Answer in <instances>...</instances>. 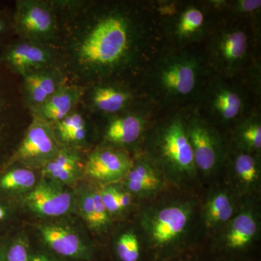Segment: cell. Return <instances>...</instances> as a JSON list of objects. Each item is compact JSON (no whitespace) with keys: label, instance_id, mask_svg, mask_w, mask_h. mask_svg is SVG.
I'll list each match as a JSON object with an SVG mask.
<instances>
[{"label":"cell","instance_id":"cell-23","mask_svg":"<svg viewBox=\"0 0 261 261\" xmlns=\"http://www.w3.org/2000/svg\"><path fill=\"white\" fill-rule=\"evenodd\" d=\"M257 231L256 220L250 212L239 214L232 220L225 236L229 248L242 249L251 243Z\"/></svg>","mask_w":261,"mask_h":261},{"label":"cell","instance_id":"cell-1","mask_svg":"<svg viewBox=\"0 0 261 261\" xmlns=\"http://www.w3.org/2000/svg\"><path fill=\"white\" fill-rule=\"evenodd\" d=\"M162 48L152 3H106L95 8L70 44L77 70L98 82L142 73Z\"/></svg>","mask_w":261,"mask_h":261},{"label":"cell","instance_id":"cell-21","mask_svg":"<svg viewBox=\"0 0 261 261\" xmlns=\"http://www.w3.org/2000/svg\"><path fill=\"white\" fill-rule=\"evenodd\" d=\"M79 208L89 227L102 231L111 221L109 213L105 207L100 193L97 190H82L79 196Z\"/></svg>","mask_w":261,"mask_h":261},{"label":"cell","instance_id":"cell-37","mask_svg":"<svg viewBox=\"0 0 261 261\" xmlns=\"http://www.w3.org/2000/svg\"><path fill=\"white\" fill-rule=\"evenodd\" d=\"M5 25L3 20H0V34L5 30Z\"/></svg>","mask_w":261,"mask_h":261},{"label":"cell","instance_id":"cell-16","mask_svg":"<svg viewBox=\"0 0 261 261\" xmlns=\"http://www.w3.org/2000/svg\"><path fill=\"white\" fill-rule=\"evenodd\" d=\"M25 102L32 111L44 104L63 85V76L56 67L43 68L24 75Z\"/></svg>","mask_w":261,"mask_h":261},{"label":"cell","instance_id":"cell-25","mask_svg":"<svg viewBox=\"0 0 261 261\" xmlns=\"http://www.w3.org/2000/svg\"><path fill=\"white\" fill-rule=\"evenodd\" d=\"M233 213L232 202L227 194L224 192H217L206 204V224L211 227L224 224L231 219Z\"/></svg>","mask_w":261,"mask_h":261},{"label":"cell","instance_id":"cell-24","mask_svg":"<svg viewBox=\"0 0 261 261\" xmlns=\"http://www.w3.org/2000/svg\"><path fill=\"white\" fill-rule=\"evenodd\" d=\"M258 154L238 151L233 159V168L236 177L246 187H253L260 178Z\"/></svg>","mask_w":261,"mask_h":261},{"label":"cell","instance_id":"cell-22","mask_svg":"<svg viewBox=\"0 0 261 261\" xmlns=\"http://www.w3.org/2000/svg\"><path fill=\"white\" fill-rule=\"evenodd\" d=\"M78 154L73 151L61 149L58 153L43 167L44 177L58 183L70 184L79 173Z\"/></svg>","mask_w":261,"mask_h":261},{"label":"cell","instance_id":"cell-10","mask_svg":"<svg viewBox=\"0 0 261 261\" xmlns=\"http://www.w3.org/2000/svg\"><path fill=\"white\" fill-rule=\"evenodd\" d=\"M61 150L50 123L34 117L13 160L32 166L44 167Z\"/></svg>","mask_w":261,"mask_h":261},{"label":"cell","instance_id":"cell-4","mask_svg":"<svg viewBox=\"0 0 261 261\" xmlns=\"http://www.w3.org/2000/svg\"><path fill=\"white\" fill-rule=\"evenodd\" d=\"M205 40L204 58L211 74L235 80L252 63L251 32L244 24L217 23Z\"/></svg>","mask_w":261,"mask_h":261},{"label":"cell","instance_id":"cell-30","mask_svg":"<svg viewBox=\"0 0 261 261\" xmlns=\"http://www.w3.org/2000/svg\"><path fill=\"white\" fill-rule=\"evenodd\" d=\"M84 125H86V123L83 116L80 113H70L61 121L57 123L56 128L59 137H61L70 132V130L84 126Z\"/></svg>","mask_w":261,"mask_h":261},{"label":"cell","instance_id":"cell-20","mask_svg":"<svg viewBox=\"0 0 261 261\" xmlns=\"http://www.w3.org/2000/svg\"><path fill=\"white\" fill-rule=\"evenodd\" d=\"M233 139L239 151L258 154L261 149L260 111L250 110L234 124Z\"/></svg>","mask_w":261,"mask_h":261},{"label":"cell","instance_id":"cell-9","mask_svg":"<svg viewBox=\"0 0 261 261\" xmlns=\"http://www.w3.org/2000/svg\"><path fill=\"white\" fill-rule=\"evenodd\" d=\"M157 108L147 99L128 111L111 116L105 130V140L121 147L137 143L149 130Z\"/></svg>","mask_w":261,"mask_h":261},{"label":"cell","instance_id":"cell-11","mask_svg":"<svg viewBox=\"0 0 261 261\" xmlns=\"http://www.w3.org/2000/svg\"><path fill=\"white\" fill-rule=\"evenodd\" d=\"M192 211L188 205H172L145 216L143 226L154 245L165 247L177 241L186 231Z\"/></svg>","mask_w":261,"mask_h":261},{"label":"cell","instance_id":"cell-2","mask_svg":"<svg viewBox=\"0 0 261 261\" xmlns=\"http://www.w3.org/2000/svg\"><path fill=\"white\" fill-rule=\"evenodd\" d=\"M142 74L147 100L158 108L183 109L197 102L211 73L204 56L190 48H161Z\"/></svg>","mask_w":261,"mask_h":261},{"label":"cell","instance_id":"cell-8","mask_svg":"<svg viewBox=\"0 0 261 261\" xmlns=\"http://www.w3.org/2000/svg\"><path fill=\"white\" fill-rule=\"evenodd\" d=\"M15 27L24 41L44 44L54 40L58 24L54 10L48 3L23 0L17 3Z\"/></svg>","mask_w":261,"mask_h":261},{"label":"cell","instance_id":"cell-35","mask_svg":"<svg viewBox=\"0 0 261 261\" xmlns=\"http://www.w3.org/2000/svg\"><path fill=\"white\" fill-rule=\"evenodd\" d=\"M7 211L4 206L0 205V222L4 221L7 217Z\"/></svg>","mask_w":261,"mask_h":261},{"label":"cell","instance_id":"cell-7","mask_svg":"<svg viewBox=\"0 0 261 261\" xmlns=\"http://www.w3.org/2000/svg\"><path fill=\"white\" fill-rule=\"evenodd\" d=\"M197 169L208 174L214 172L225 154L224 144L216 126L201 116L195 108L181 110Z\"/></svg>","mask_w":261,"mask_h":261},{"label":"cell","instance_id":"cell-19","mask_svg":"<svg viewBox=\"0 0 261 261\" xmlns=\"http://www.w3.org/2000/svg\"><path fill=\"white\" fill-rule=\"evenodd\" d=\"M125 185L130 193L149 195L157 191L161 185L159 168L147 157L139 158L126 173Z\"/></svg>","mask_w":261,"mask_h":261},{"label":"cell","instance_id":"cell-32","mask_svg":"<svg viewBox=\"0 0 261 261\" xmlns=\"http://www.w3.org/2000/svg\"><path fill=\"white\" fill-rule=\"evenodd\" d=\"M86 137H87V128H86V125H84L70 130L60 138L65 142H81L85 140Z\"/></svg>","mask_w":261,"mask_h":261},{"label":"cell","instance_id":"cell-17","mask_svg":"<svg viewBox=\"0 0 261 261\" xmlns=\"http://www.w3.org/2000/svg\"><path fill=\"white\" fill-rule=\"evenodd\" d=\"M44 243L58 255L70 258H85L88 249L80 237L68 228L58 225H43L39 228Z\"/></svg>","mask_w":261,"mask_h":261},{"label":"cell","instance_id":"cell-26","mask_svg":"<svg viewBox=\"0 0 261 261\" xmlns=\"http://www.w3.org/2000/svg\"><path fill=\"white\" fill-rule=\"evenodd\" d=\"M35 185V174L28 168H13L0 177V190L5 192H23Z\"/></svg>","mask_w":261,"mask_h":261},{"label":"cell","instance_id":"cell-13","mask_svg":"<svg viewBox=\"0 0 261 261\" xmlns=\"http://www.w3.org/2000/svg\"><path fill=\"white\" fill-rule=\"evenodd\" d=\"M3 61L15 73L24 76L35 70L54 67L56 56L44 44L23 41L5 51Z\"/></svg>","mask_w":261,"mask_h":261},{"label":"cell","instance_id":"cell-5","mask_svg":"<svg viewBox=\"0 0 261 261\" xmlns=\"http://www.w3.org/2000/svg\"><path fill=\"white\" fill-rule=\"evenodd\" d=\"M219 15L208 1L178 2L176 11L159 19L162 48L188 49L205 40L216 27Z\"/></svg>","mask_w":261,"mask_h":261},{"label":"cell","instance_id":"cell-31","mask_svg":"<svg viewBox=\"0 0 261 261\" xmlns=\"http://www.w3.org/2000/svg\"><path fill=\"white\" fill-rule=\"evenodd\" d=\"M117 190L118 189L116 187L111 186L104 187L99 190L103 203L110 215L117 214L121 211L117 197Z\"/></svg>","mask_w":261,"mask_h":261},{"label":"cell","instance_id":"cell-15","mask_svg":"<svg viewBox=\"0 0 261 261\" xmlns=\"http://www.w3.org/2000/svg\"><path fill=\"white\" fill-rule=\"evenodd\" d=\"M128 154L121 150L103 149L89 155L85 172L96 181L111 183L125 177L132 166Z\"/></svg>","mask_w":261,"mask_h":261},{"label":"cell","instance_id":"cell-29","mask_svg":"<svg viewBox=\"0 0 261 261\" xmlns=\"http://www.w3.org/2000/svg\"><path fill=\"white\" fill-rule=\"evenodd\" d=\"M0 261H32L28 246L21 240L0 245Z\"/></svg>","mask_w":261,"mask_h":261},{"label":"cell","instance_id":"cell-33","mask_svg":"<svg viewBox=\"0 0 261 261\" xmlns=\"http://www.w3.org/2000/svg\"><path fill=\"white\" fill-rule=\"evenodd\" d=\"M117 197H118V203L121 207V211L124 210L130 205L132 202L130 194L128 192L117 190Z\"/></svg>","mask_w":261,"mask_h":261},{"label":"cell","instance_id":"cell-14","mask_svg":"<svg viewBox=\"0 0 261 261\" xmlns=\"http://www.w3.org/2000/svg\"><path fill=\"white\" fill-rule=\"evenodd\" d=\"M91 104L94 111L111 117L128 111L139 103L137 95L128 87L106 81L99 82L92 89Z\"/></svg>","mask_w":261,"mask_h":261},{"label":"cell","instance_id":"cell-36","mask_svg":"<svg viewBox=\"0 0 261 261\" xmlns=\"http://www.w3.org/2000/svg\"><path fill=\"white\" fill-rule=\"evenodd\" d=\"M3 111H4V102L0 97V128H1L2 123H3Z\"/></svg>","mask_w":261,"mask_h":261},{"label":"cell","instance_id":"cell-6","mask_svg":"<svg viewBox=\"0 0 261 261\" xmlns=\"http://www.w3.org/2000/svg\"><path fill=\"white\" fill-rule=\"evenodd\" d=\"M197 103L195 109L214 126L235 124L250 111L243 84L214 74L206 82Z\"/></svg>","mask_w":261,"mask_h":261},{"label":"cell","instance_id":"cell-28","mask_svg":"<svg viewBox=\"0 0 261 261\" xmlns=\"http://www.w3.org/2000/svg\"><path fill=\"white\" fill-rule=\"evenodd\" d=\"M116 253L121 261H138L140 246L137 235L132 231L121 234L116 243Z\"/></svg>","mask_w":261,"mask_h":261},{"label":"cell","instance_id":"cell-3","mask_svg":"<svg viewBox=\"0 0 261 261\" xmlns=\"http://www.w3.org/2000/svg\"><path fill=\"white\" fill-rule=\"evenodd\" d=\"M145 156L159 169L172 177L195 176L197 169L181 110L165 117L149 128Z\"/></svg>","mask_w":261,"mask_h":261},{"label":"cell","instance_id":"cell-34","mask_svg":"<svg viewBox=\"0 0 261 261\" xmlns=\"http://www.w3.org/2000/svg\"><path fill=\"white\" fill-rule=\"evenodd\" d=\"M32 261H53L47 255H38L32 257Z\"/></svg>","mask_w":261,"mask_h":261},{"label":"cell","instance_id":"cell-27","mask_svg":"<svg viewBox=\"0 0 261 261\" xmlns=\"http://www.w3.org/2000/svg\"><path fill=\"white\" fill-rule=\"evenodd\" d=\"M260 0H233L223 2L221 13L226 11L234 18H254L260 15Z\"/></svg>","mask_w":261,"mask_h":261},{"label":"cell","instance_id":"cell-18","mask_svg":"<svg viewBox=\"0 0 261 261\" xmlns=\"http://www.w3.org/2000/svg\"><path fill=\"white\" fill-rule=\"evenodd\" d=\"M82 94L83 89L81 87L63 84L44 104L32 112L34 117L50 124H56L71 113Z\"/></svg>","mask_w":261,"mask_h":261},{"label":"cell","instance_id":"cell-12","mask_svg":"<svg viewBox=\"0 0 261 261\" xmlns=\"http://www.w3.org/2000/svg\"><path fill=\"white\" fill-rule=\"evenodd\" d=\"M58 184L42 180L25 197V205L43 216L58 217L66 214L71 208L73 197Z\"/></svg>","mask_w":261,"mask_h":261}]
</instances>
